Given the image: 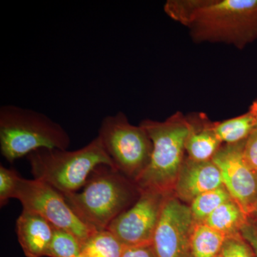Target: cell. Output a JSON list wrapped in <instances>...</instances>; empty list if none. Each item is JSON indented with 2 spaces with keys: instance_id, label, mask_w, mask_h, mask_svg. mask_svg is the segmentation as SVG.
<instances>
[{
  "instance_id": "obj_20",
  "label": "cell",
  "mask_w": 257,
  "mask_h": 257,
  "mask_svg": "<svg viewBox=\"0 0 257 257\" xmlns=\"http://www.w3.org/2000/svg\"><path fill=\"white\" fill-rule=\"evenodd\" d=\"M207 0H169L164 6L166 14L177 23L189 28L198 10Z\"/></svg>"
},
{
  "instance_id": "obj_12",
  "label": "cell",
  "mask_w": 257,
  "mask_h": 257,
  "mask_svg": "<svg viewBox=\"0 0 257 257\" xmlns=\"http://www.w3.org/2000/svg\"><path fill=\"white\" fill-rule=\"evenodd\" d=\"M54 226L36 213L25 210L16 222L19 242L27 257L47 256Z\"/></svg>"
},
{
  "instance_id": "obj_16",
  "label": "cell",
  "mask_w": 257,
  "mask_h": 257,
  "mask_svg": "<svg viewBox=\"0 0 257 257\" xmlns=\"http://www.w3.org/2000/svg\"><path fill=\"white\" fill-rule=\"evenodd\" d=\"M226 235L203 223H196L192 235L189 257H216L220 253Z\"/></svg>"
},
{
  "instance_id": "obj_2",
  "label": "cell",
  "mask_w": 257,
  "mask_h": 257,
  "mask_svg": "<svg viewBox=\"0 0 257 257\" xmlns=\"http://www.w3.org/2000/svg\"><path fill=\"white\" fill-rule=\"evenodd\" d=\"M152 142L150 163L135 181L140 190L169 194L174 190L183 165L190 121L180 111L158 121L145 119L140 124Z\"/></svg>"
},
{
  "instance_id": "obj_18",
  "label": "cell",
  "mask_w": 257,
  "mask_h": 257,
  "mask_svg": "<svg viewBox=\"0 0 257 257\" xmlns=\"http://www.w3.org/2000/svg\"><path fill=\"white\" fill-rule=\"evenodd\" d=\"M232 199L224 186L200 194L191 203L190 209L196 223H203L221 204Z\"/></svg>"
},
{
  "instance_id": "obj_13",
  "label": "cell",
  "mask_w": 257,
  "mask_h": 257,
  "mask_svg": "<svg viewBox=\"0 0 257 257\" xmlns=\"http://www.w3.org/2000/svg\"><path fill=\"white\" fill-rule=\"evenodd\" d=\"M199 119L197 121V118H189L190 133L186 143V152L189 159L197 162L212 160L222 143L204 114L199 115Z\"/></svg>"
},
{
  "instance_id": "obj_6",
  "label": "cell",
  "mask_w": 257,
  "mask_h": 257,
  "mask_svg": "<svg viewBox=\"0 0 257 257\" xmlns=\"http://www.w3.org/2000/svg\"><path fill=\"white\" fill-rule=\"evenodd\" d=\"M98 137L115 169L135 182L151 159L153 146L147 132L140 125L132 124L119 111L102 119Z\"/></svg>"
},
{
  "instance_id": "obj_9",
  "label": "cell",
  "mask_w": 257,
  "mask_h": 257,
  "mask_svg": "<svg viewBox=\"0 0 257 257\" xmlns=\"http://www.w3.org/2000/svg\"><path fill=\"white\" fill-rule=\"evenodd\" d=\"M245 141L221 147L212 161L220 170L225 188L251 217L257 198V172L245 159Z\"/></svg>"
},
{
  "instance_id": "obj_22",
  "label": "cell",
  "mask_w": 257,
  "mask_h": 257,
  "mask_svg": "<svg viewBox=\"0 0 257 257\" xmlns=\"http://www.w3.org/2000/svg\"><path fill=\"white\" fill-rule=\"evenodd\" d=\"M20 179L21 177L16 170L0 166V204L2 207L10 199L15 197Z\"/></svg>"
},
{
  "instance_id": "obj_1",
  "label": "cell",
  "mask_w": 257,
  "mask_h": 257,
  "mask_svg": "<svg viewBox=\"0 0 257 257\" xmlns=\"http://www.w3.org/2000/svg\"><path fill=\"white\" fill-rule=\"evenodd\" d=\"M140 192L135 182L119 171L101 165L92 172L82 192L62 195L84 224L101 231L138 200Z\"/></svg>"
},
{
  "instance_id": "obj_27",
  "label": "cell",
  "mask_w": 257,
  "mask_h": 257,
  "mask_svg": "<svg viewBox=\"0 0 257 257\" xmlns=\"http://www.w3.org/2000/svg\"><path fill=\"white\" fill-rule=\"evenodd\" d=\"M92 257H104V256H101V255H99V254H95V255H94V256H92Z\"/></svg>"
},
{
  "instance_id": "obj_21",
  "label": "cell",
  "mask_w": 257,
  "mask_h": 257,
  "mask_svg": "<svg viewBox=\"0 0 257 257\" xmlns=\"http://www.w3.org/2000/svg\"><path fill=\"white\" fill-rule=\"evenodd\" d=\"M220 254L222 257H256L252 246L241 233L226 236Z\"/></svg>"
},
{
  "instance_id": "obj_29",
  "label": "cell",
  "mask_w": 257,
  "mask_h": 257,
  "mask_svg": "<svg viewBox=\"0 0 257 257\" xmlns=\"http://www.w3.org/2000/svg\"><path fill=\"white\" fill-rule=\"evenodd\" d=\"M216 257H222V256H221L220 253H219V254H218L217 256H216Z\"/></svg>"
},
{
  "instance_id": "obj_28",
  "label": "cell",
  "mask_w": 257,
  "mask_h": 257,
  "mask_svg": "<svg viewBox=\"0 0 257 257\" xmlns=\"http://www.w3.org/2000/svg\"><path fill=\"white\" fill-rule=\"evenodd\" d=\"M76 257H85V256H84V255H83L82 253V254L79 255V256H76Z\"/></svg>"
},
{
  "instance_id": "obj_8",
  "label": "cell",
  "mask_w": 257,
  "mask_h": 257,
  "mask_svg": "<svg viewBox=\"0 0 257 257\" xmlns=\"http://www.w3.org/2000/svg\"><path fill=\"white\" fill-rule=\"evenodd\" d=\"M167 194L141 190L140 197L108 226L125 247L153 243L154 236Z\"/></svg>"
},
{
  "instance_id": "obj_24",
  "label": "cell",
  "mask_w": 257,
  "mask_h": 257,
  "mask_svg": "<svg viewBox=\"0 0 257 257\" xmlns=\"http://www.w3.org/2000/svg\"><path fill=\"white\" fill-rule=\"evenodd\" d=\"M241 236L252 246L257 257V219L248 218L240 231Z\"/></svg>"
},
{
  "instance_id": "obj_17",
  "label": "cell",
  "mask_w": 257,
  "mask_h": 257,
  "mask_svg": "<svg viewBox=\"0 0 257 257\" xmlns=\"http://www.w3.org/2000/svg\"><path fill=\"white\" fill-rule=\"evenodd\" d=\"M125 246L108 230L96 231L82 245V253L85 257L95 254L104 257H121Z\"/></svg>"
},
{
  "instance_id": "obj_10",
  "label": "cell",
  "mask_w": 257,
  "mask_h": 257,
  "mask_svg": "<svg viewBox=\"0 0 257 257\" xmlns=\"http://www.w3.org/2000/svg\"><path fill=\"white\" fill-rule=\"evenodd\" d=\"M166 196L153 239L158 257H189L195 221L190 207L177 198Z\"/></svg>"
},
{
  "instance_id": "obj_26",
  "label": "cell",
  "mask_w": 257,
  "mask_h": 257,
  "mask_svg": "<svg viewBox=\"0 0 257 257\" xmlns=\"http://www.w3.org/2000/svg\"><path fill=\"white\" fill-rule=\"evenodd\" d=\"M250 218H253V219H257V198L256 202H255L254 208H253L252 215H251V217Z\"/></svg>"
},
{
  "instance_id": "obj_11",
  "label": "cell",
  "mask_w": 257,
  "mask_h": 257,
  "mask_svg": "<svg viewBox=\"0 0 257 257\" xmlns=\"http://www.w3.org/2000/svg\"><path fill=\"white\" fill-rule=\"evenodd\" d=\"M223 186L220 170L212 160L197 162L188 157L184 161L174 191L179 199L192 203L200 194Z\"/></svg>"
},
{
  "instance_id": "obj_7",
  "label": "cell",
  "mask_w": 257,
  "mask_h": 257,
  "mask_svg": "<svg viewBox=\"0 0 257 257\" xmlns=\"http://www.w3.org/2000/svg\"><path fill=\"white\" fill-rule=\"evenodd\" d=\"M14 199L22 203L25 210L38 214L54 227L72 233L82 246L96 231L79 219L62 193L42 181L21 177Z\"/></svg>"
},
{
  "instance_id": "obj_23",
  "label": "cell",
  "mask_w": 257,
  "mask_h": 257,
  "mask_svg": "<svg viewBox=\"0 0 257 257\" xmlns=\"http://www.w3.org/2000/svg\"><path fill=\"white\" fill-rule=\"evenodd\" d=\"M243 155L248 165L257 172V127L245 141Z\"/></svg>"
},
{
  "instance_id": "obj_5",
  "label": "cell",
  "mask_w": 257,
  "mask_h": 257,
  "mask_svg": "<svg viewBox=\"0 0 257 257\" xmlns=\"http://www.w3.org/2000/svg\"><path fill=\"white\" fill-rule=\"evenodd\" d=\"M193 41L242 50L257 39V0H207L188 28Z\"/></svg>"
},
{
  "instance_id": "obj_15",
  "label": "cell",
  "mask_w": 257,
  "mask_h": 257,
  "mask_svg": "<svg viewBox=\"0 0 257 257\" xmlns=\"http://www.w3.org/2000/svg\"><path fill=\"white\" fill-rule=\"evenodd\" d=\"M248 218L239 204L231 199L213 211L203 224L229 236L240 234Z\"/></svg>"
},
{
  "instance_id": "obj_14",
  "label": "cell",
  "mask_w": 257,
  "mask_h": 257,
  "mask_svg": "<svg viewBox=\"0 0 257 257\" xmlns=\"http://www.w3.org/2000/svg\"><path fill=\"white\" fill-rule=\"evenodd\" d=\"M211 127L221 143L226 145L245 141L257 127V99L244 114L221 122L211 123Z\"/></svg>"
},
{
  "instance_id": "obj_4",
  "label": "cell",
  "mask_w": 257,
  "mask_h": 257,
  "mask_svg": "<svg viewBox=\"0 0 257 257\" xmlns=\"http://www.w3.org/2000/svg\"><path fill=\"white\" fill-rule=\"evenodd\" d=\"M34 178L64 193L77 192L101 165L115 169L99 137L74 151L40 149L28 155ZM116 170V169H115Z\"/></svg>"
},
{
  "instance_id": "obj_19",
  "label": "cell",
  "mask_w": 257,
  "mask_h": 257,
  "mask_svg": "<svg viewBox=\"0 0 257 257\" xmlns=\"http://www.w3.org/2000/svg\"><path fill=\"white\" fill-rule=\"evenodd\" d=\"M82 243L74 234L55 227L47 256L76 257L82 254Z\"/></svg>"
},
{
  "instance_id": "obj_3",
  "label": "cell",
  "mask_w": 257,
  "mask_h": 257,
  "mask_svg": "<svg viewBox=\"0 0 257 257\" xmlns=\"http://www.w3.org/2000/svg\"><path fill=\"white\" fill-rule=\"evenodd\" d=\"M69 145L68 133L47 115L11 104L0 108V150L8 162L40 149L67 150Z\"/></svg>"
},
{
  "instance_id": "obj_25",
  "label": "cell",
  "mask_w": 257,
  "mask_h": 257,
  "mask_svg": "<svg viewBox=\"0 0 257 257\" xmlns=\"http://www.w3.org/2000/svg\"><path fill=\"white\" fill-rule=\"evenodd\" d=\"M121 257H158L154 247L151 244L142 246L125 247Z\"/></svg>"
}]
</instances>
